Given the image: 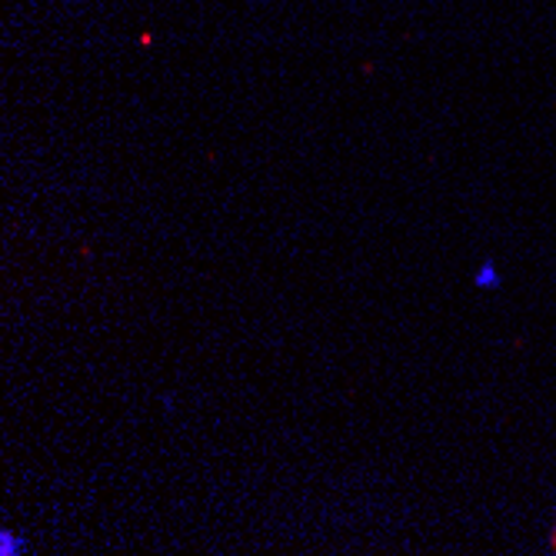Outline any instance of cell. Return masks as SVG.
Masks as SVG:
<instances>
[{
	"label": "cell",
	"mask_w": 556,
	"mask_h": 556,
	"mask_svg": "<svg viewBox=\"0 0 556 556\" xmlns=\"http://www.w3.org/2000/svg\"><path fill=\"white\" fill-rule=\"evenodd\" d=\"M549 546H553V553H556V527H553V536H549Z\"/></svg>",
	"instance_id": "1"
}]
</instances>
